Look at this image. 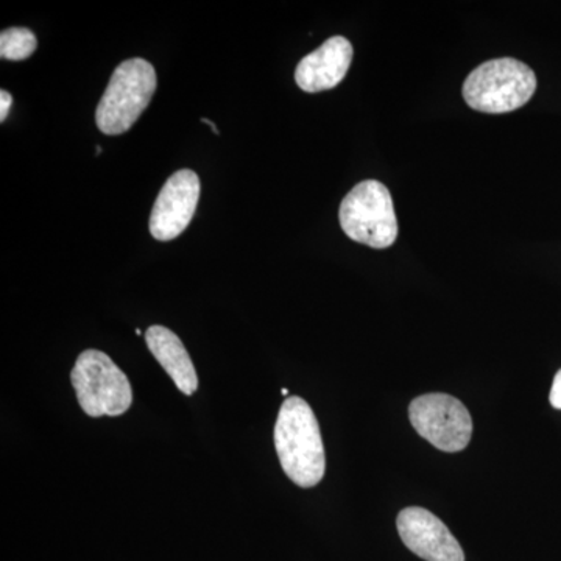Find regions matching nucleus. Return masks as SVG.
Instances as JSON below:
<instances>
[{
  "label": "nucleus",
  "instance_id": "4468645a",
  "mask_svg": "<svg viewBox=\"0 0 561 561\" xmlns=\"http://www.w3.org/2000/svg\"><path fill=\"white\" fill-rule=\"evenodd\" d=\"M283 394H289V390L283 389Z\"/></svg>",
  "mask_w": 561,
  "mask_h": 561
},
{
  "label": "nucleus",
  "instance_id": "7ed1b4c3",
  "mask_svg": "<svg viewBox=\"0 0 561 561\" xmlns=\"http://www.w3.org/2000/svg\"><path fill=\"white\" fill-rule=\"evenodd\" d=\"M537 91V76L515 58H497L472 70L463 84L465 102L481 113L502 114L522 108Z\"/></svg>",
  "mask_w": 561,
  "mask_h": 561
},
{
  "label": "nucleus",
  "instance_id": "6e6552de",
  "mask_svg": "<svg viewBox=\"0 0 561 561\" xmlns=\"http://www.w3.org/2000/svg\"><path fill=\"white\" fill-rule=\"evenodd\" d=\"M402 542L426 561H465L463 549L434 513L421 507L400 512L397 519Z\"/></svg>",
  "mask_w": 561,
  "mask_h": 561
},
{
  "label": "nucleus",
  "instance_id": "ddd939ff",
  "mask_svg": "<svg viewBox=\"0 0 561 561\" xmlns=\"http://www.w3.org/2000/svg\"><path fill=\"white\" fill-rule=\"evenodd\" d=\"M11 103H13V98H11L10 92H0V121L5 122L10 113Z\"/></svg>",
  "mask_w": 561,
  "mask_h": 561
},
{
  "label": "nucleus",
  "instance_id": "1a4fd4ad",
  "mask_svg": "<svg viewBox=\"0 0 561 561\" xmlns=\"http://www.w3.org/2000/svg\"><path fill=\"white\" fill-rule=\"evenodd\" d=\"M351 61H353V46L350 41L343 36H332L324 41L319 49L306 55L298 62L295 81L309 94L332 90L345 79Z\"/></svg>",
  "mask_w": 561,
  "mask_h": 561
},
{
  "label": "nucleus",
  "instance_id": "f257e3e1",
  "mask_svg": "<svg viewBox=\"0 0 561 561\" xmlns=\"http://www.w3.org/2000/svg\"><path fill=\"white\" fill-rule=\"evenodd\" d=\"M273 437L287 478L302 489L319 485L327 470V457L311 405L298 397L287 398L280 405Z\"/></svg>",
  "mask_w": 561,
  "mask_h": 561
},
{
  "label": "nucleus",
  "instance_id": "9d476101",
  "mask_svg": "<svg viewBox=\"0 0 561 561\" xmlns=\"http://www.w3.org/2000/svg\"><path fill=\"white\" fill-rule=\"evenodd\" d=\"M146 342L154 359L175 382L176 389L186 397L194 394L198 389L197 371L179 335L157 324L146 331Z\"/></svg>",
  "mask_w": 561,
  "mask_h": 561
},
{
  "label": "nucleus",
  "instance_id": "f03ea898",
  "mask_svg": "<svg viewBox=\"0 0 561 561\" xmlns=\"http://www.w3.org/2000/svg\"><path fill=\"white\" fill-rule=\"evenodd\" d=\"M157 70L142 58L121 62L95 111L99 130L108 136L130 130L157 91Z\"/></svg>",
  "mask_w": 561,
  "mask_h": 561
},
{
  "label": "nucleus",
  "instance_id": "0eeeda50",
  "mask_svg": "<svg viewBox=\"0 0 561 561\" xmlns=\"http://www.w3.org/2000/svg\"><path fill=\"white\" fill-rule=\"evenodd\" d=\"M201 198V179L190 169H181L165 181L154 202L149 227L157 241L169 242L190 227Z\"/></svg>",
  "mask_w": 561,
  "mask_h": 561
},
{
  "label": "nucleus",
  "instance_id": "39448f33",
  "mask_svg": "<svg viewBox=\"0 0 561 561\" xmlns=\"http://www.w3.org/2000/svg\"><path fill=\"white\" fill-rule=\"evenodd\" d=\"M342 230L351 241L371 249H389L398 238V220L390 191L381 181H362L343 198Z\"/></svg>",
  "mask_w": 561,
  "mask_h": 561
},
{
  "label": "nucleus",
  "instance_id": "20e7f679",
  "mask_svg": "<svg viewBox=\"0 0 561 561\" xmlns=\"http://www.w3.org/2000/svg\"><path fill=\"white\" fill-rule=\"evenodd\" d=\"M70 381L80 408L92 419L119 416L131 408L133 390L127 375L102 351H83L73 365Z\"/></svg>",
  "mask_w": 561,
  "mask_h": 561
},
{
  "label": "nucleus",
  "instance_id": "423d86ee",
  "mask_svg": "<svg viewBox=\"0 0 561 561\" xmlns=\"http://www.w3.org/2000/svg\"><path fill=\"white\" fill-rule=\"evenodd\" d=\"M409 416L421 437L440 451L459 453L470 445V412L451 394L430 393L416 398L411 402Z\"/></svg>",
  "mask_w": 561,
  "mask_h": 561
},
{
  "label": "nucleus",
  "instance_id": "f8f14e48",
  "mask_svg": "<svg viewBox=\"0 0 561 561\" xmlns=\"http://www.w3.org/2000/svg\"><path fill=\"white\" fill-rule=\"evenodd\" d=\"M549 401H551L552 408L560 409L561 411V370L557 373L556 378H553Z\"/></svg>",
  "mask_w": 561,
  "mask_h": 561
},
{
  "label": "nucleus",
  "instance_id": "9b49d317",
  "mask_svg": "<svg viewBox=\"0 0 561 561\" xmlns=\"http://www.w3.org/2000/svg\"><path fill=\"white\" fill-rule=\"evenodd\" d=\"M36 47H38V39L28 28L13 27L0 33V57L3 60H27L35 54Z\"/></svg>",
  "mask_w": 561,
  "mask_h": 561
}]
</instances>
